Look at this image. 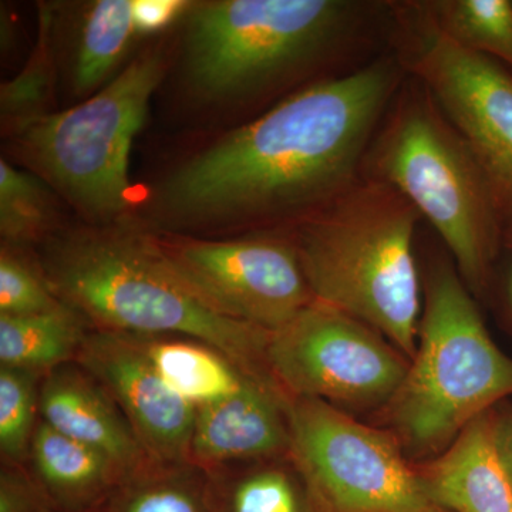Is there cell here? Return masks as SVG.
Returning <instances> with one entry per match:
<instances>
[{"label":"cell","instance_id":"obj_1","mask_svg":"<svg viewBox=\"0 0 512 512\" xmlns=\"http://www.w3.org/2000/svg\"><path fill=\"white\" fill-rule=\"evenodd\" d=\"M407 72L392 49L308 84L187 158L154 195L157 234L215 237L291 229L363 175Z\"/></svg>","mask_w":512,"mask_h":512},{"label":"cell","instance_id":"obj_2","mask_svg":"<svg viewBox=\"0 0 512 512\" xmlns=\"http://www.w3.org/2000/svg\"><path fill=\"white\" fill-rule=\"evenodd\" d=\"M393 2L212 0L185 13L183 74L198 100L245 104L352 72L390 46Z\"/></svg>","mask_w":512,"mask_h":512},{"label":"cell","instance_id":"obj_3","mask_svg":"<svg viewBox=\"0 0 512 512\" xmlns=\"http://www.w3.org/2000/svg\"><path fill=\"white\" fill-rule=\"evenodd\" d=\"M35 248L53 292L89 329L200 340L245 375L281 387L266 362L272 332L229 319L202 301L150 228L130 218L62 227Z\"/></svg>","mask_w":512,"mask_h":512},{"label":"cell","instance_id":"obj_4","mask_svg":"<svg viewBox=\"0 0 512 512\" xmlns=\"http://www.w3.org/2000/svg\"><path fill=\"white\" fill-rule=\"evenodd\" d=\"M420 220L396 188L362 175L291 228L315 301L366 323L409 360L417 352L423 311L414 256Z\"/></svg>","mask_w":512,"mask_h":512},{"label":"cell","instance_id":"obj_5","mask_svg":"<svg viewBox=\"0 0 512 512\" xmlns=\"http://www.w3.org/2000/svg\"><path fill=\"white\" fill-rule=\"evenodd\" d=\"M363 175L412 202L443 239L466 285L484 288L503 210L476 154L410 74L376 131Z\"/></svg>","mask_w":512,"mask_h":512},{"label":"cell","instance_id":"obj_6","mask_svg":"<svg viewBox=\"0 0 512 512\" xmlns=\"http://www.w3.org/2000/svg\"><path fill=\"white\" fill-rule=\"evenodd\" d=\"M512 396V357L495 345L466 282L437 264L424 289L417 352L387 419L404 454L434 456Z\"/></svg>","mask_w":512,"mask_h":512},{"label":"cell","instance_id":"obj_7","mask_svg":"<svg viewBox=\"0 0 512 512\" xmlns=\"http://www.w3.org/2000/svg\"><path fill=\"white\" fill-rule=\"evenodd\" d=\"M167 66L163 47H150L89 99L53 111L12 137L29 171L82 214L86 224L130 218L131 148Z\"/></svg>","mask_w":512,"mask_h":512},{"label":"cell","instance_id":"obj_8","mask_svg":"<svg viewBox=\"0 0 512 512\" xmlns=\"http://www.w3.org/2000/svg\"><path fill=\"white\" fill-rule=\"evenodd\" d=\"M289 458L315 512H446L392 431L311 397L288 403Z\"/></svg>","mask_w":512,"mask_h":512},{"label":"cell","instance_id":"obj_9","mask_svg":"<svg viewBox=\"0 0 512 512\" xmlns=\"http://www.w3.org/2000/svg\"><path fill=\"white\" fill-rule=\"evenodd\" d=\"M390 49L476 154L512 224V73L461 45L423 2H394Z\"/></svg>","mask_w":512,"mask_h":512},{"label":"cell","instance_id":"obj_10","mask_svg":"<svg viewBox=\"0 0 512 512\" xmlns=\"http://www.w3.org/2000/svg\"><path fill=\"white\" fill-rule=\"evenodd\" d=\"M266 362L289 397L348 413L386 407L410 365L377 330L318 301L271 333Z\"/></svg>","mask_w":512,"mask_h":512},{"label":"cell","instance_id":"obj_11","mask_svg":"<svg viewBox=\"0 0 512 512\" xmlns=\"http://www.w3.org/2000/svg\"><path fill=\"white\" fill-rule=\"evenodd\" d=\"M157 237L185 284L229 319L275 332L315 302L291 229Z\"/></svg>","mask_w":512,"mask_h":512},{"label":"cell","instance_id":"obj_12","mask_svg":"<svg viewBox=\"0 0 512 512\" xmlns=\"http://www.w3.org/2000/svg\"><path fill=\"white\" fill-rule=\"evenodd\" d=\"M74 362L114 400L151 460L188 461L197 407L158 375L137 335L89 329Z\"/></svg>","mask_w":512,"mask_h":512},{"label":"cell","instance_id":"obj_13","mask_svg":"<svg viewBox=\"0 0 512 512\" xmlns=\"http://www.w3.org/2000/svg\"><path fill=\"white\" fill-rule=\"evenodd\" d=\"M289 399L281 387L251 380L227 399L198 407L188 463L215 473L288 457Z\"/></svg>","mask_w":512,"mask_h":512},{"label":"cell","instance_id":"obj_14","mask_svg":"<svg viewBox=\"0 0 512 512\" xmlns=\"http://www.w3.org/2000/svg\"><path fill=\"white\" fill-rule=\"evenodd\" d=\"M40 420L70 439L96 448L130 473L153 463L106 390L76 362L43 376Z\"/></svg>","mask_w":512,"mask_h":512},{"label":"cell","instance_id":"obj_15","mask_svg":"<svg viewBox=\"0 0 512 512\" xmlns=\"http://www.w3.org/2000/svg\"><path fill=\"white\" fill-rule=\"evenodd\" d=\"M427 493L454 512H512V483L498 453L495 419L485 413L419 471Z\"/></svg>","mask_w":512,"mask_h":512},{"label":"cell","instance_id":"obj_16","mask_svg":"<svg viewBox=\"0 0 512 512\" xmlns=\"http://www.w3.org/2000/svg\"><path fill=\"white\" fill-rule=\"evenodd\" d=\"M26 463L56 512H96L131 474L107 454L64 436L43 420Z\"/></svg>","mask_w":512,"mask_h":512},{"label":"cell","instance_id":"obj_17","mask_svg":"<svg viewBox=\"0 0 512 512\" xmlns=\"http://www.w3.org/2000/svg\"><path fill=\"white\" fill-rule=\"evenodd\" d=\"M67 83L77 103L107 86L124 69L128 50L137 39L133 0H96L77 6Z\"/></svg>","mask_w":512,"mask_h":512},{"label":"cell","instance_id":"obj_18","mask_svg":"<svg viewBox=\"0 0 512 512\" xmlns=\"http://www.w3.org/2000/svg\"><path fill=\"white\" fill-rule=\"evenodd\" d=\"M137 336L158 375L197 409L227 399L256 380L200 340L183 336Z\"/></svg>","mask_w":512,"mask_h":512},{"label":"cell","instance_id":"obj_19","mask_svg":"<svg viewBox=\"0 0 512 512\" xmlns=\"http://www.w3.org/2000/svg\"><path fill=\"white\" fill-rule=\"evenodd\" d=\"M89 326L63 305L36 315H0V367L45 376L76 360Z\"/></svg>","mask_w":512,"mask_h":512},{"label":"cell","instance_id":"obj_20","mask_svg":"<svg viewBox=\"0 0 512 512\" xmlns=\"http://www.w3.org/2000/svg\"><path fill=\"white\" fill-rule=\"evenodd\" d=\"M96 512H218L214 476L188 461H153L131 473Z\"/></svg>","mask_w":512,"mask_h":512},{"label":"cell","instance_id":"obj_21","mask_svg":"<svg viewBox=\"0 0 512 512\" xmlns=\"http://www.w3.org/2000/svg\"><path fill=\"white\" fill-rule=\"evenodd\" d=\"M55 13L42 6L36 45L18 76L0 87V120L10 138L52 114L56 89Z\"/></svg>","mask_w":512,"mask_h":512},{"label":"cell","instance_id":"obj_22","mask_svg":"<svg viewBox=\"0 0 512 512\" xmlns=\"http://www.w3.org/2000/svg\"><path fill=\"white\" fill-rule=\"evenodd\" d=\"M285 457L264 460L234 473H211L217 488L218 512H311L313 505L296 467L279 464Z\"/></svg>","mask_w":512,"mask_h":512},{"label":"cell","instance_id":"obj_23","mask_svg":"<svg viewBox=\"0 0 512 512\" xmlns=\"http://www.w3.org/2000/svg\"><path fill=\"white\" fill-rule=\"evenodd\" d=\"M59 195L39 175L0 160V237L2 244L29 249L62 228Z\"/></svg>","mask_w":512,"mask_h":512},{"label":"cell","instance_id":"obj_24","mask_svg":"<svg viewBox=\"0 0 512 512\" xmlns=\"http://www.w3.org/2000/svg\"><path fill=\"white\" fill-rule=\"evenodd\" d=\"M423 5L448 36L512 73L510 0H433Z\"/></svg>","mask_w":512,"mask_h":512},{"label":"cell","instance_id":"obj_25","mask_svg":"<svg viewBox=\"0 0 512 512\" xmlns=\"http://www.w3.org/2000/svg\"><path fill=\"white\" fill-rule=\"evenodd\" d=\"M43 376L0 367V453L3 463L26 464L40 421Z\"/></svg>","mask_w":512,"mask_h":512},{"label":"cell","instance_id":"obj_26","mask_svg":"<svg viewBox=\"0 0 512 512\" xmlns=\"http://www.w3.org/2000/svg\"><path fill=\"white\" fill-rule=\"evenodd\" d=\"M36 256L28 249L0 248V315L26 316L62 308Z\"/></svg>","mask_w":512,"mask_h":512},{"label":"cell","instance_id":"obj_27","mask_svg":"<svg viewBox=\"0 0 512 512\" xmlns=\"http://www.w3.org/2000/svg\"><path fill=\"white\" fill-rule=\"evenodd\" d=\"M0 512H56L26 464L2 463Z\"/></svg>","mask_w":512,"mask_h":512},{"label":"cell","instance_id":"obj_28","mask_svg":"<svg viewBox=\"0 0 512 512\" xmlns=\"http://www.w3.org/2000/svg\"><path fill=\"white\" fill-rule=\"evenodd\" d=\"M191 2L181 0H133L134 25L138 36L156 35L184 18Z\"/></svg>","mask_w":512,"mask_h":512},{"label":"cell","instance_id":"obj_29","mask_svg":"<svg viewBox=\"0 0 512 512\" xmlns=\"http://www.w3.org/2000/svg\"><path fill=\"white\" fill-rule=\"evenodd\" d=\"M495 441L498 453L512 483V419H495Z\"/></svg>","mask_w":512,"mask_h":512},{"label":"cell","instance_id":"obj_30","mask_svg":"<svg viewBox=\"0 0 512 512\" xmlns=\"http://www.w3.org/2000/svg\"><path fill=\"white\" fill-rule=\"evenodd\" d=\"M508 296H510V303L512 308V265L510 271V278H508Z\"/></svg>","mask_w":512,"mask_h":512}]
</instances>
